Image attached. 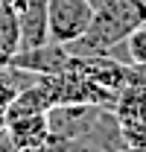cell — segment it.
Here are the masks:
<instances>
[{
	"mask_svg": "<svg viewBox=\"0 0 146 152\" xmlns=\"http://www.w3.org/2000/svg\"><path fill=\"white\" fill-rule=\"evenodd\" d=\"M88 3H91V6H93V12H96V9H99V6H105L108 0H88Z\"/></svg>",
	"mask_w": 146,
	"mask_h": 152,
	"instance_id": "cell-7",
	"label": "cell"
},
{
	"mask_svg": "<svg viewBox=\"0 0 146 152\" xmlns=\"http://www.w3.org/2000/svg\"><path fill=\"white\" fill-rule=\"evenodd\" d=\"M120 44L126 47L128 61H134L137 67H146V20H143V23H137Z\"/></svg>",
	"mask_w": 146,
	"mask_h": 152,
	"instance_id": "cell-6",
	"label": "cell"
},
{
	"mask_svg": "<svg viewBox=\"0 0 146 152\" xmlns=\"http://www.w3.org/2000/svg\"><path fill=\"white\" fill-rule=\"evenodd\" d=\"M93 6L88 0H47V35L55 44H73L88 32Z\"/></svg>",
	"mask_w": 146,
	"mask_h": 152,
	"instance_id": "cell-1",
	"label": "cell"
},
{
	"mask_svg": "<svg viewBox=\"0 0 146 152\" xmlns=\"http://www.w3.org/2000/svg\"><path fill=\"white\" fill-rule=\"evenodd\" d=\"M6 134L15 143V149H35L50 137V123H47V111L38 114H23L15 120H6Z\"/></svg>",
	"mask_w": 146,
	"mask_h": 152,
	"instance_id": "cell-3",
	"label": "cell"
},
{
	"mask_svg": "<svg viewBox=\"0 0 146 152\" xmlns=\"http://www.w3.org/2000/svg\"><path fill=\"white\" fill-rule=\"evenodd\" d=\"M6 126V114H3V108H0V129Z\"/></svg>",
	"mask_w": 146,
	"mask_h": 152,
	"instance_id": "cell-8",
	"label": "cell"
},
{
	"mask_svg": "<svg viewBox=\"0 0 146 152\" xmlns=\"http://www.w3.org/2000/svg\"><path fill=\"white\" fill-rule=\"evenodd\" d=\"M20 26V50H29L38 44H47V0H26L18 15Z\"/></svg>",
	"mask_w": 146,
	"mask_h": 152,
	"instance_id": "cell-4",
	"label": "cell"
},
{
	"mask_svg": "<svg viewBox=\"0 0 146 152\" xmlns=\"http://www.w3.org/2000/svg\"><path fill=\"white\" fill-rule=\"evenodd\" d=\"M67 61H70L67 47L47 41V44H38V47H29V50H18L12 56V67L29 70L35 76H55L67 67Z\"/></svg>",
	"mask_w": 146,
	"mask_h": 152,
	"instance_id": "cell-2",
	"label": "cell"
},
{
	"mask_svg": "<svg viewBox=\"0 0 146 152\" xmlns=\"http://www.w3.org/2000/svg\"><path fill=\"white\" fill-rule=\"evenodd\" d=\"M20 50V26L18 15L0 0V67H9L12 56Z\"/></svg>",
	"mask_w": 146,
	"mask_h": 152,
	"instance_id": "cell-5",
	"label": "cell"
}]
</instances>
